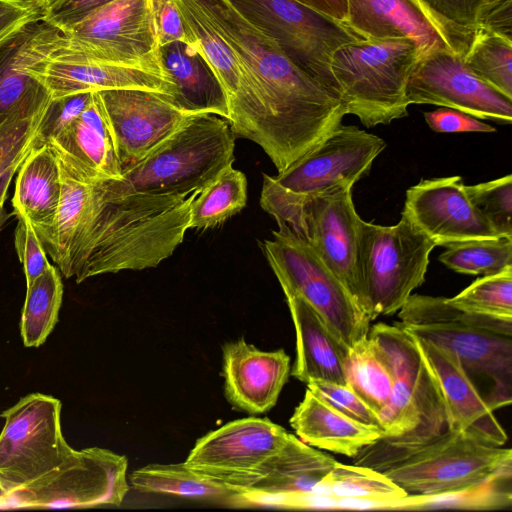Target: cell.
Here are the masks:
<instances>
[{
	"label": "cell",
	"instance_id": "ba28073f",
	"mask_svg": "<svg viewBox=\"0 0 512 512\" xmlns=\"http://www.w3.org/2000/svg\"><path fill=\"white\" fill-rule=\"evenodd\" d=\"M434 247L403 215L392 226L360 219L356 276L359 306L370 322L398 312L424 283Z\"/></svg>",
	"mask_w": 512,
	"mask_h": 512
},
{
	"label": "cell",
	"instance_id": "277c9868",
	"mask_svg": "<svg viewBox=\"0 0 512 512\" xmlns=\"http://www.w3.org/2000/svg\"><path fill=\"white\" fill-rule=\"evenodd\" d=\"M411 334L454 353L470 375L492 383L486 399L494 411L512 399V320L469 313L448 298L411 294L398 311Z\"/></svg>",
	"mask_w": 512,
	"mask_h": 512
},
{
	"label": "cell",
	"instance_id": "9a60e30c",
	"mask_svg": "<svg viewBox=\"0 0 512 512\" xmlns=\"http://www.w3.org/2000/svg\"><path fill=\"white\" fill-rule=\"evenodd\" d=\"M175 3L187 32L193 36L223 86L233 133L255 142L269 156L268 116L249 72L196 0H175Z\"/></svg>",
	"mask_w": 512,
	"mask_h": 512
},
{
	"label": "cell",
	"instance_id": "9c48e42d",
	"mask_svg": "<svg viewBox=\"0 0 512 512\" xmlns=\"http://www.w3.org/2000/svg\"><path fill=\"white\" fill-rule=\"evenodd\" d=\"M263 250L284 294L308 303L349 348L367 337L370 321L307 241L278 225Z\"/></svg>",
	"mask_w": 512,
	"mask_h": 512
},
{
	"label": "cell",
	"instance_id": "83f0119b",
	"mask_svg": "<svg viewBox=\"0 0 512 512\" xmlns=\"http://www.w3.org/2000/svg\"><path fill=\"white\" fill-rule=\"evenodd\" d=\"M285 297L296 333V357L290 374L305 384L324 380L347 385L349 347L302 298L294 294Z\"/></svg>",
	"mask_w": 512,
	"mask_h": 512
},
{
	"label": "cell",
	"instance_id": "603a6c76",
	"mask_svg": "<svg viewBox=\"0 0 512 512\" xmlns=\"http://www.w3.org/2000/svg\"><path fill=\"white\" fill-rule=\"evenodd\" d=\"M415 338L438 384L445 406L447 429L503 446L508 439L505 430L457 356L428 340Z\"/></svg>",
	"mask_w": 512,
	"mask_h": 512
},
{
	"label": "cell",
	"instance_id": "8d00e7d4",
	"mask_svg": "<svg viewBox=\"0 0 512 512\" xmlns=\"http://www.w3.org/2000/svg\"><path fill=\"white\" fill-rule=\"evenodd\" d=\"M315 493L332 498L375 501H398L406 492L381 472L372 468L337 462L322 480Z\"/></svg>",
	"mask_w": 512,
	"mask_h": 512
},
{
	"label": "cell",
	"instance_id": "74e56055",
	"mask_svg": "<svg viewBox=\"0 0 512 512\" xmlns=\"http://www.w3.org/2000/svg\"><path fill=\"white\" fill-rule=\"evenodd\" d=\"M462 58L475 76L512 99V39L488 30H477Z\"/></svg>",
	"mask_w": 512,
	"mask_h": 512
},
{
	"label": "cell",
	"instance_id": "d590c367",
	"mask_svg": "<svg viewBox=\"0 0 512 512\" xmlns=\"http://www.w3.org/2000/svg\"><path fill=\"white\" fill-rule=\"evenodd\" d=\"M246 202V176L230 165L202 189L192 201L189 229L214 228L241 211Z\"/></svg>",
	"mask_w": 512,
	"mask_h": 512
},
{
	"label": "cell",
	"instance_id": "8992f818",
	"mask_svg": "<svg viewBox=\"0 0 512 512\" xmlns=\"http://www.w3.org/2000/svg\"><path fill=\"white\" fill-rule=\"evenodd\" d=\"M386 148L379 136L341 124L317 147L275 176L263 174L260 206L299 235L306 198L344 184L354 185L369 174Z\"/></svg>",
	"mask_w": 512,
	"mask_h": 512
},
{
	"label": "cell",
	"instance_id": "ee69618b",
	"mask_svg": "<svg viewBox=\"0 0 512 512\" xmlns=\"http://www.w3.org/2000/svg\"><path fill=\"white\" fill-rule=\"evenodd\" d=\"M470 201L501 236L512 237V176L465 185Z\"/></svg>",
	"mask_w": 512,
	"mask_h": 512
},
{
	"label": "cell",
	"instance_id": "2e32d148",
	"mask_svg": "<svg viewBox=\"0 0 512 512\" xmlns=\"http://www.w3.org/2000/svg\"><path fill=\"white\" fill-rule=\"evenodd\" d=\"M409 105L431 104L451 108L478 119L512 122V99L504 96L464 64L451 50H435L422 56L409 78Z\"/></svg>",
	"mask_w": 512,
	"mask_h": 512
},
{
	"label": "cell",
	"instance_id": "5bb4252c",
	"mask_svg": "<svg viewBox=\"0 0 512 512\" xmlns=\"http://www.w3.org/2000/svg\"><path fill=\"white\" fill-rule=\"evenodd\" d=\"M63 35L68 47L89 59L144 69L169 80L160 62L148 0H114L68 28Z\"/></svg>",
	"mask_w": 512,
	"mask_h": 512
},
{
	"label": "cell",
	"instance_id": "ab89813d",
	"mask_svg": "<svg viewBox=\"0 0 512 512\" xmlns=\"http://www.w3.org/2000/svg\"><path fill=\"white\" fill-rule=\"evenodd\" d=\"M448 300L469 313L512 320V267L476 279Z\"/></svg>",
	"mask_w": 512,
	"mask_h": 512
},
{
	"label": "cell",
	"instance_id": "ac0fdd59",
	"mask_svg": "<svg viewBox=\"0 0 512 512\" xmlns=\"http://www.w3.org/2000/svg\"><path fill=\"white\" fill-rule=\"evenodd\" d=\"M337 461L293 434L253 472L235 481L248 506L313 509L314 492Z\"/></svg>",
	"mask_w": 512,
	"mask_h": 512
},
{
	"label": "cell",
	"instance_id": "c3c4849f",
	"mask_svg": "<svg viewBox=\"0 0 512 512\" xmlns=\"http://www.w3.org/2000/svg\"><path fill=\"white\" fill-rule=\"evenodd\" d=\"M36 0H0V43L43 21Z\"/></svg>",
	"mask_w": 512,
	"mask_h": 512
},
{
	"label": "cell",
	"instance_id": "d6986e66",
	"mask_svg": "<svg viewBox=\"0 0 512 512\" xmlns=\"http://www.w3.org/2000/svg\"><path fill=\"white\" fill-rule=\"evenodd\" d=\"M401 215L435 246L503 237L470 201L460 176L422 179L411 186Z\"/></svg>",
	"mask_w": 512,
	"mask_h": 512
},
{
	"label": "cell",
	"instance_id": "f1b7e54d",
	"mask_svg": "<svg viewBox=\"0 0 512 512\" xmlns=\"http://www.w3.org/2000/svg\"><path fill=\"white\" fill-rule=\"evenodd\" d=\"M48 144L87 179L103 181L122 177V168L97 91L93 92L84 111Z\"/></svg>",
	"mask_w": 512,
	"mask_h": 512
},
{
	"label": "cell",
	"instance_id": "5b68a950",
	"mask_svg": "<svg viewBox=\"0 0 512 512\" xmlns=\"http://www.w3.org/2000/svg\"><path fill=\"white\" fill-rule=\"evenodd\" d=\"M235 138L227 119L193 114L120 179L105 184L118 193L188 197L232 165Z\"/></svg>",
	"mask_w": 512,
	"mask_h": 512
},
{
	"label": "cell",
	"instance_id": "44dd1931",
	"mask_svg": "<svg viewBox=\"0 0 512 512\" xmlns=\"http://www.w3.org/2000/svg\"><path fill=\"white\" fill-rule=\"evenodd\" d=\"M353 186H336L306 198L302 208L303 232L300 238L309 243L359 306L356 249L361 218L353 203Z\"/></svg>",
	"mask_w": 512,
	"mask_h": 512
},
{
	"label": "cell",
	"instance_id": "7c38bea8",
	"mask_svg": "<svg viewBox=\"0 0 512 512\" xmlns=\"http://www.w3.org/2000/svg\"><path fill=\"white\" fill-rule=\"evenodd\" d=\"M59 399L30 393L3 411L0 432V495H12L73 457L61 428Z\"/></svg>",
	"mask_w": 512,
	"mask_h": 512
},
{
	"label": "cell",
	"instance_id": "b9f144b4",
	"mask_svg": "<svg viewBox=\"0 0 512 512\" xmlns=\"http://www.w3.org/2000/svg\"><path fill=\"white\" fill-rule=\"evenodd\" d=\"M512 476L499 477L484 484L451 493L418 496L416 510L472 509L493 510L510 507Z\"/></svg>",
	"mask_w": 512,
	"mask_h": 512
},
{
	"label": "cell",
	"instance_id": "836d02e7",
	"mask_svg": "<svg viewBox=\"0 0 512 512\" xmlns=\"http://www.w3.org/2000/svg\"><path fill=\"white\" fill-rule=\"evenodd\" d=\"M345 372L347 385L381 420L391 399L393 377L387 362L368 337L349 348Z\"/></svg>",
	"mask_w": 512,
	"mask_h": 512
},
{
	"label": "cell",
	"instance_id": "cb8c5ba5",
	"mask_svg": "<svg viewBox=\"0 0 512 512\" xmlns=\"http://www.w3.org/2000/svg\"><path fill=\"white\" fill-rule=\"evenodd\" d=\"M291 371L283 349L263 351L244 338L222 347L224 393L237 409L249 414L271 410Z\"/></svg>",
	"mask_w": 512,
	"mask_h": 512
},
{
	"label": "cell",
	"instance_id": "d4e9b609",
	"mask_svg": "<svg viewBox=\"0 0 512 512\" xmlns=\"http://www.w3.org/2000/svg\"><path fill=\"white\" fill-rule=\"evenodd\" d=\"M64 42L59 29L41 21L0 43V124L51 99L29 68Z\"/></svg>",
	"mask_w": 512,
	"mask_h": 512
},
{
	"label": "cell",
	"instance_id": "f6af8a7d",
	"mask_svg": "<svg viewBox=\"0 0 512 512\" xmlns=\"http://www.w3.org/2000/svg\"><path fill=\"white\" fill-rule=\"evenodd\" d=\"M306 385L313 394L340 413L362 424L382 429L378 414L348 385L324 380H311Z\"/></svg>",
	"mask_w": 512,
	"mask_h": 512
},
{
	"label": "cell",
	"instance_id": "e575fe53",
	"mask_svg": "<svg viewBox=\"0 0 512 512\" xmlns=\"http://www.w3.org/2000/svg\"><path fill=\"white\" fill-rule=\"evenodd\" d=\"M63 291L58 268L53 265L27 286L20 320L25 347H39L45 343L58 322Z\"/></svg>",
	"mask_w": 512,
	"mask_h": 512
},
{
	"label": "cell",
	"instance_id": "52a82bcc",
	"mask_svg": "<svg viewBox=\"0 0 512 512\" xmlns=\"http://www.w3.org/2000/svg\"><path fill=\"white\" fill-rule=\"evenodd\" d=\"M421 57L408 39L361 40L338 49L331 71L346 114L368 128L406 117L407 84Z\"/></svg>",
	"mask_w": 512,
	"mask_h": 512
},
{
	"label": "cell",
	"instance_id": "816d5d0a",
	"mask_svg": "<svg viewBox=\"0 0 512 512\" xmlns=\"http://www.w3.org/2000/svg\"><path fill=\"white\" fill-rule=\"evenodd\" d=\"M114 0H65L57 9L44 16L43 21L62 34L96 9Z\"/></svg>",
	"mask_w": 512,
	"mask_h": 512
},
{
	"label": "cell",
	"instance_id": "484cf974",
	"mask_svg": "<svg viewBox=\"0 0 512 512\" xmlns=\"http://www.w3.org/2000/svg\"><path fill=\"white\" fill-rule=\"evenodd\" d=\"M347 8L345 24L364 40L408 39L419 47L422 56L435 50L454 52L444 31L419 0H347Z\"/></svg>",
	"mask_w": 512,
	"mask_h": 512
},
{
	"label": "cell",
	"instance_id": "3957f363",
	"mask_svg": "<svg viewBox=\"0 0 512 512\" xmlns=\"http://www.w3.org/2000/svg\"><path fill=\"white\" fill-rule=\"evenodd\" d=\"M352 459L381 472L409 496L457 492L512 476L510 448L450 429L426 436L383 435Z\"/></svg>",
	"mask_w": 512,
	"mask_h": 512
},
{
	"label": "cell",
	"instance_id": "30bf717a",
	"mask_svg": "<svg viewBox=\"0 0 512 512\" xmlns=\"http://www.w3.org/2000/svg\"><path fill=\"white\" fill-rule=\"evenodd\" d=\"M226 1L271 38L292 64L338 97L332 58L342 46L364 40L362 37L346 24L295 0Z\"/></svg>",
	"mask_w": 512,
	"mask_h": 512
},
{
	"label": "cell",
	"instance_id": "e0dca14e",
	"mask_svg": "<svg viewBox=\"0 0 512 512\" xmlns=\"http://www.w3.org/2000/svg\"><path fill=\"white\" fill-rule=\"evenodd\" d=\"M122 168H131L193 113L170 95L143 89L97 91Z\"/></svg>",
	"mask_w": 512,
	"mask_h": 512
},
{
	"label": "cell",
	"instance_id": "11a10c76",
	"mask_svg": "<svg viewBox=\"0 0 512 512\" xmlns=\"http://www.w3.org/2000/svg\"><path fill=\"white\" fill-rule=\"evenodd\" d=\"M44 12V16L57 9L65 0H36Z\"/></svg>",
	"mask_w": 512,
	"mask_h": 512
},
{
	"label": "cell",
	"instance_id": "4fadbf2b",
	"mask_svg": "<svg viewBox=\"0 0 512 512\" xmlns=\"http://www.w3.org/2000/svg\"><path fill=\"white\" fill-rule=\"evenodd\" d=\"M127 470V457L109 449L76 450L43 478L12 495H0V508L119 506L129 491Z\"/></svg>",
	"mask_w": 512,
	"mask_h": 512
},
{
	"label": "cell",
	"instance_id": "9f6ffc18",
	"mask_svg": "<svg viewBox=\"0 0 512 512\" xmlns=\"http://www.w3.org/2000/svg\"><path fill=\"white\" fill-rule=\"evenodd\" d=\"M8 217L9 215L4 211L3 205H0V231Z\"/></svg>",
	"mask_w": 512,
	"mask_h": 512
},
{
	"label": "cell",
	"instance_id": "db71d44e",
	"mask_svg": "<svg viewBox=\"0 0 512 512\" xmlns=\"http://www.w3.org/2000/svg\"><path fill=\"white\" fill-rule=\"evenodd\" d=\"M23 161L16 162L0 173V205H3L8 193L9 185Z\"/></svg>",
	"mask_w": 512,
	"mask_h": 512
},
{
	"label": "cell",
	"instance_id": "1f68e13d",
	"mask_svg": "<svg viewBox=\"0 0 512 512\" xmlns=\"http://www.w3.org/2000/svg\"><path fill=\"white\" fill-rule=\"evenodd\" d=\"M57 157L61 175V199L52 242L46 253L65 278H71L75 255L95 211L99 181L87 179L61 157Z\"/></svg>",
	"mask_w": 512,
	"mask_h": 512
},
{
	"label": "cell",
	"instance_id": "681fc988",
	"mask_svg": "<svg viewBox=\"0 0 512 512\" xmlns=\"http://www.w3.org/2000/svg\"><path fill=\"white\" fill-rule=\"evenodd\" d=\"M153 15L159 46L183 41L194 44L181 18L175 0H148Z\"/></svg>",
	"mask_w": 512,
	"mask_h": 512
},
{
	"label": "cell",
	"instance_id": "f546056e",
	"mask_svg": "<svg viewBox=\"0 0 512 512\" xmlns=\"http://www.w3.org/2000/svg\"><path fill=\"white\" fill-rule=\"evenodd\" d=\"M164 73L175 85L172 101L193 113H209L229 121L230 113L223 86L196 43L173 41L159 46Z\"/></svg>",
	"mask_w": 512,
	"mask_h": 512
},
{
	"label": "cell",
	"instance_id": "7a4b0ae2",
	"mask_svg": "<svg viewBox=\"0 0 512 512\" xmlns=\"http://www.w3.org/2000/svg\"><path fill=\"white\" fill-rule=\"evenodd\" d=\"M188 197L118 193L98 183L93 217L72 266L76 283L107 273L158 266L183 242L189 229Z\"/></svg>",
	"mask_w": 512,
	"mask_h": 512
},
{
	"label": "cell",
	"instance_id": "7bdbcfd3",
	"mask_svg": "<svg viewBox=\"0 0 512 512\" xmlns=\"http://www.w3.org/2000/svg\"><path fill=\"white\" fill-rule=\"evenodd\" d=\"M50 101L19 112L0 124V173L23 161L34 147L40 121Z\"/></svg>",
	"mask_w": 512,
	"mask_h": 512
},
{
	"label": "cell",
	"instance_id": "d6a6232c",
	"mask_svg": "<svg viewBox=\"0 0 512 512\" xmlns=\"http://www.w3.org/2000/svg\"><path fill=\"white\" fill-rule=\"evenodd\" d=\"M131 486L140 492L158 493L248 507L244 494L219 479L197 471L183 463L149 464L129 475Z\"/></svg>",
	"mask_w": 512,
	"mask_h": 512
},
{
	"label": "cell",
	"instance_id": "f5cc1de1",
	"mask_svg": "<svg viewBox=\"0 0 512 512\" xmlns=\"http://www.w3.org/2000/svg\"><path fill=\"white\" fill-rule=\"evenodd\" d=\"M330 18L345 24L347 19V0H295Z\"/></svg>",
	"mask_w": 512,
	"mask_h": 512
},
{
	"label": "cell",
	"instance_id": "ffe728a7",
	"mask_svg": "<svg viewBox=\"0 0 512 512\" xmlns=\"http://www.w3.org/2000/svg\"><path fill=\"white\" fill-rule=\"evenodd\" d=\"M289 434L268 418L230 421L197 439L184 463L232 486L278 452Z\"/></svg>",
	"mask_w": 512,
	"mask_h": 512
},
{
	"label": "cell",
	"instance_id": "8fae6325",
	"mask_svg": "<svg viewBox=\"0 0 512 512\" xmlns=\"http://www.w3.org/2000/svg\"><path fill=\"white\" fill-rule=\"evenodd\" d=\"M367 337L387 362L393 388L381 417L388 436H426L447 429L444 402L413 334L398 322L370 326Z\"/></svg>",
	"mask_w": 512,
	"mask_h": 512
},
{
	"label": "cell",
	"instance_id": "60d3db41",
	"mask_svg": "<svg viewBox=\"0 0 512 512\" xmlns=\"http://www.w3.org/2000/svg\"><path fill=\"white\" fill-rule=\"evenodd\" d=\"M450 40L456 54L464 56L478 23L492 0H419Z\"/></svg>",
	"mask_w": 512,
	"mask_h": 512
},
{
	"label": "cell",
	"instance_id": "6da1fadb",
	"mask_svg": "<svg viewBox=\"0 0 512 512\" xmlns=\"http://www.w3.org/2000/svg\"><path fill=\"white\" fill-rule=\"evenodd\" d=\"M249 72L269 121L278 173L317 147L346 114L340 99L301 71L226 0H196Z\"/></svg>",
	"mask_w": 512,
	"mask_h": 512
},
{
	"label": "cell",
	"instance_id": "7402d4cb",
	"mask_svg": "<svg viewBox=\"0 0 512 512\" xmlns=\"http://www.w3.org/2000/svg\"><path fill=\"white\" fill-rule=\"evenodd\" d=\"M65 37V36H64ZM29 73L57 99L82 92L109 89H143L175 96V85L144 69L94 61L65 42L29 68Z\"/></svg>",
	"mask_w": 512,
	"mask_h": 512
},
{
	"label": "cell",
	"instance_id": "7dc6e473",
	"mask_svg": "<svg viewBox=\"0 0 512 512\" xmlns=\"http://www.w3.org/2000/svg\"><path fill=\"white\" fill-rule=\"evenodd\" d=\"M17 220L14 244L23 267L27 287L43 274L51 264L46 256V250L31 224L22 217L17 218Z\"/></svg>",
	"mask_w": 512,
	"mask_h": 512
},
{
	"label": "cell",
	"instance_id": "4316f807",
	"mask_svg": "<svg viewBox=\"0 0 512 512\" xmlns=\"http://www.w3.org/2000/svg\"><path fill=\"white\" fill-rule=\"evenodd\" d=\"M17 172L11 200L13 214L31 224L47 251L61 199L58 157L48 143H35Z\"/></svg>",
	"mask_w": 512,
	"mask_h": 512
},
{
	"label": "cell",
	"instance_id": "f907efd6",
	"mask_svg": "<svg viewBox=\"0 0 512 512\" xmlns=\"http://www.w3.org/2000/svg\"><path fill=\"white\" fill-rule=\"evenodd\" d=\"M428 126L439 133L483 132L491 133L496 129L475 117L451 108H438L424 113Z\"/></svg>",
	"mask_w": 512,
	"mask_h": 512
},
{
	"label": "cell",
	"instance_id": "bcb514c9",
	"mask_svg": "<svg viewBox=\"0 0 512 512\" xmlns=\"http://www.w3.org/2000/svg\"><path fill=\"white\" fill-rule=\"evenodd\" d=\"M93 92L51 99L37 130L36 144L48 143L67 128L88 106Z\"/></svg>",
	"mask_w": 512,
	"mask_h": 512
},
{
	"label": "cell",
	"instance_id": "4dcf8cb0",
	"mask_svg": "<svg viewBox=\"0 0 512 512\" xmlns=\"http://www.w3.org/2000/svg\"><path fill=\"white\" fill-rule=\"evenodd\" d=\"M289 423L306 444L354 458L365 446L384 435L382 429L357 422L306 389Z\"/></svg>",
	"mask_w": 512,
	"mask_h": 512
},
{
	"label": "cell",
	"instance_id": "f35d334b",
	"mask_svg": "<svg viewBox=\"0 0 512 512\" xmlns=\"http://www.w3.org/2000/svg\"><path fill=\"white\" fill-rule=\"evenodd\" d=\"M449 269L462 274L489 275L512 267V237L453 243L439 256Z\"/></svg>",
	"mask_w": 512,
	"mask_h": 512
}]
</instances>
